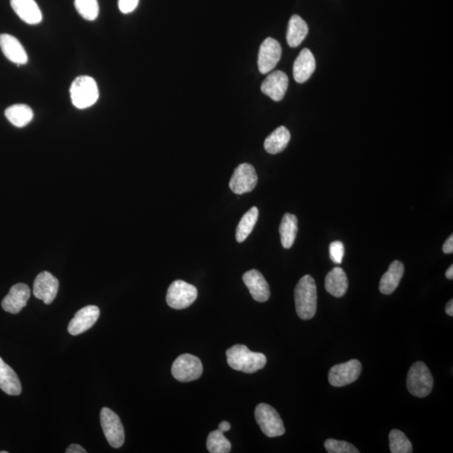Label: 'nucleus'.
<instances>
[{
    "label": "nucleus",
    "mask_w": 453,
    "mask_h": 453,
    "mask_svg": "<svg viewBox=\"0 0 453 453\" xmlns=\"http://www.w3.org/2000/svg\"><path fill=\"white\" fill-rule=\"evenodd\" d=\"M317 286L314 279L306 274L295 288V304L298 317L302 320H310L317 311Z\"/></svg>",
    "instance_id": "f257e3e1"
},
{
    "label": "nucleus",
    "mask_w": 453,
    "mask_h": 453,
    "mask_svg": "<svg viewBox=\"0 0 453 453\" xmlns=\"http://www.w3.org/2000/svg\"><path fill=\"white\" fill-rule=\"evenodd\" d=\"M204 371L201 362L196 356L183 354L174 361L172 368L173 377L181 382L193 381L201 377Z\"/></svg>",
    "instance_id": "6e6552de"
},
{
    "label": "nucleus",
    "mask_w": 453,
    "mask_h": 453,
    "mask_svg": "<svg viewBox=\"0 0 453 453\" xmlns=\"http://www.w3.org/2000/svg\"><path fill=\"white\" fill-rule=\"evenodd\" d=\"M10 5L24 22L29 25H38L42 22V10L35 0H10Z\"/></svg>",
    "instance_id": "a211bd4d"
},
{
    "label": "nucleus",
    "mask_w": 453,
    "mask_h": 453,
    "mask_svg": "<svg viewBox=\"0 0 453 453\" xmlns=\"http://www.w3.org/2000/svg\"><path fill=\"white\" fill-rule=\"evenodd\" d=\"M281 53V44L277 40L268 38L263 42L258 56V70L262 74H268L277 67Z\"/></svg>",
    "instance_id": "9b49d317"
},
{
    "label": "nucleus",
    "mask_w": 453,
    "mask_h": 453,
    "mask_svg": "<svg viewBox=\"0 0 453 453\" xmlns=\"http://www.w3.org/2000/svg\"><path fill=\"white\" fill-rule=\"evenodd\" d=\"M74 5L79 15L88 22H92L98 18L99 14L98 0H75Z\"/></svg>",
    "instance_id": "c756f323"
},
{
    "label": "nucleus",
    "mask_w": 453,
    "mask_h": 453,
    "mask_svg": "<svg viewBox=\"0 0 453 453\" xmlns=\"http://www.w3.org/2000/svg\"><path fill=\"white\" fill-rule=\"evenodd\" d=\"M6 117L15 127L22 128L30 124L34 118V113L26 104H14L5 112Z\"/></svg>",
    "instance_id": "a878e982"
},
{
    "label": "nucleus",
    "mask_w": 453,
    "mask_h": 453,
    "mask_svg": "<svg viewBox=\"0 0 453 453\" xmlns=\"http://www.w3.org/2000/svg\"><path fill=\"white\" fill-rule=\"evenodd\" d=\"M288 85L289 79L285 72L274 71L263 82L261 91L271 99L279 102L284 99Z\"/></svg>",
    "instance_id": "2eb2a0df"
},
{
    "label": "nucleus",
    "mask_w": 453,
    "mask_h": 453,
    "mask_svg": "<svg viewBox=\"0 0 453 453\" xmlns=\"http://www.w3.org/2000/svg\"><path fill=\"white\" fill-rule=\"evenodd\" d=\"M0 389L10 395H19L22 387L19 379L12 368L0 358Z\"/></svg>",
    "instance_id": "4be33fe9"
},
{
    "label": "nucleus",
    "mask_w": 453,
    "mask_h": 453,
    "mask_svg": "<svg viewBox=\"0 0 453 453\" xmlns=\"http://www.w3.org/2000/svg\"><path fill=\"white\" fill-rule=\"evenodd\" d=\"M315 69V60L309 49H303L295 60L293 76L298 83H304L309 80Z\"/></svg>",
    "instance_id": "6ab92c4d"
},
{
    "label": "nucleus",
    "mask_w": 453,
    "mask_h": 453,
    "mask_svg": "<svg viewBox=\"0 0 453 453\" xmlns=\"http://www.w3.org/2000/svg\"><path fill=\"white\" fill-rule=\"evenodd\" d=\"M0 48L10 62L17 65L27 63L28 56L25 48L15 36L9 34L0 35Z\"/></svg>",
    "instance_id": "f3484780"
},
{
    "label": "nucleus",
    "mask_w": 453,
    "mask_h": 453,
    "mask_svg": "<svg viewBox=\"0 0 453 453\" xmlns=\"http://www.w3.org/2000/svg\"><path fill=\"white\" fill-rule=\"evenodd\" d=\"M31 297V289L26 284H16L11 287L9 294L2 302L3 309L11 314H17L27 304Z\"/></svg>",
    "instance_id": "dca6fc26"
},
{
    "label": "nucleus",
    "mask_w": 453,
    "mask_h": 453,
    "mask_svg": "<svg viewBox=\"0 0 453 453\" xmlns=\"http://www.w3.org/2000/svg\"><path fill=\"white\" fill-rule=\"evenodd\" d=\"M230 428H231V425H230L228 422H222L218 425V430L221 431L222 432H226L230 430Z\"/></svg>",
    "instance_id": "c9c22d12"
},
{
    "label": "nucleus",
    "mask_w": 453,
    "mask_h": 453,
    "mask_svg": "<svg viewBox=\"0 0 453 453\" xmlns=\"http://www.w3.org/2000/svg\"><path fill=\"white\" fill-rule=\"evenodd\" d=\"M258 217V209L253 207L242 217L236 229V240L242 242L252 233Z\"/></svg>",
    "instance_id": "bb28decb"
},
{
    "label": "nucleus",
    "mask_w": 453,
    "mask_h": 453,
    "mask_svg": "<svg viewBox=\"0 0 453 453\" xmlns=\"http://www.w3.org/2000/svg\"><path fill=\"white\" fill-rule=\"evenodd\" d=\"M349 287V281H347L345 271L340 267H335L325 279V288L331 296L335 297H342L347 293Z\"/></svg>",
    "instance_id": "aec40b11"
},
{
    "label": "nucleus",
    "mask_w": 453,
    "mask_h": 453,
    "mask_svg": "<svg viewBox=\"0 0 453 453\" xmlns=\"http://www.w3.org/2000/svg\"><path fill=\"white\" fill-rule=\"evenodd\" d=\"M59 281L53 274L44 271L38 274L34 282V296L46 303L51 304L58 295Z\"/></svg>",
    "instance_id": "f8f14e48"
},
{
    "label": "nucleus",
    "mask_w": 453,
    "mask_h": 453,
    "mask_svg": "<svg viewBox=\"0 0 453 453\" xmlns=\"http://www.w3.org/2000/svg\"><path fill=\"white\" fill-rule=\"evenodd\" d=\"M324 446L329 453H359L354 445L335 439L327 440Z\"/></svg>",
    "instance_id": "7c9ffc66"
},
{
    "label": "nucleus",
    "mask_w": 453,
    "mask_h": 453,
    "mask_svg": "<svg viewBox=\"0 0 453 453\" xmlns=\"http://www.w3.org/2000/svg\"><path fill=\"white\" fill-rule=\"evenodd\" d=\"M443 252L445 254H452L453 252V236L447 238L443 246Z\"/></svg>",
    "instance_id": "72a5a7b5"
},
{
    "label": "nucleus",
    "mask_w": 453,
    "mask_h": 453,
    "mask_svg": "<svg viewBox=\"0 0 453 453\" xmlns=\"http://www.w3.org/2000/svg\"><path fill=\"white\" fill-rule=\"evenodd\" d=\"M70 95L72 104L79 109L92 106L99 100V91L96 81L89 76H78L72 83Z\"/></svg>",
    "instance_id": "7ed1b4c3"
},
{
    "label": "nucleus",
    "mask_w": 453,
    "mask_h": 453,
    "mask_svg": "<svg viewBox=\"0 0 453 453\" xmlns=\"http://www.w3.org/2000/svg\"><path fill=\"white\" fill-rule=\"evenodd\" d=\"M434 383L430 370L422 362L415 363L408 372L407 389L416 397L424 398L430 395Z\"/></svg>",
    "instance_id": "20e7f679"
},
{
    "label": "nucleus",
    "mask_w": 453,
    "mask_h": 453,
    "mask_svg": "<svg viewBox=\"0 0 453 453\" xmlns=\"http://www.w3.org/2000/svg\"><path fill=\"white\" fill-rule=\"evenodd\" d=\"M242 281L248 287L254 300L258 302H265L269 300L270 286L260 271L257 270L247 271L242 276Z\"/></svg>",
    "instance_id": "4468645a"
},
{
    "label": "nucleus",
    "mask_w": 453,
    "mask_h": 453,
    "mask_svg": "<svg viewBox=\"0 0 453 453\" xmlns=\"http://www.w3.org/2000/svg\"><path fill=\"white\" fill-rule=\"evenodd\" d=\"M258 183V176L256 169L252 165L244 163L238 165L234 171L229 188L233 193L238 195L252 192Z\"/></svg>",
    "instance_id": "9d476101"
},
{
    "label": "nucleus",
    "mask_w": 453,
    "mask_h": 453,
    "mask_svg": "<svg viewBox=\"0 0 453 453\" xmlns=\"http://www.w3.org/2000/svg\"><path fill=\"white\" fill-rule=\"evenodd\" d=\"M197 298V289L195 286L183 281L177 280L169 286L167 302L173 309L181 310L193 304Z\"/></svg>",
    "instance_id": "423d86ee"
},
{
    "label": "nucleus",
    "mask_w": 453,
    "mask_h": 453,
    "mask_svg": "<svg viewBox=\"0 0 453 453\" xmlns=\"http://www.w3.org/2000/svg\"><path fill=\"white\" fill-rule=\"evenodd\" d=\"M290 140V133L285 126L274 131L265 140L264 147L271 155L281 153L287 147Z\"/></svg>",
    "instance_id": "b1692460"
},
{
    "label": "nucleus",
    "mask_w": 453,
    "mask_h": 453,
    "mask_svg": "<svg viewBox=\"0 0 453 453\" xmlns=\"http://www.w3.org/2000/svg\"><path fill=\"white\" fill-rule=\"evenodd\" d=\"M362 365L357 359H352L331 368L329 381L334 387L349 386L357 380L361 374Z\"/></svg>",
    "instance_id": "1a4fd4ad"
},
{
    "label": "nucleus",
    "mask_w": 453,
    "mask_h": 453,
    "mask_svg": "<svg viewBox=\"0 0 453 453\" xmlns=\"http://www.w3.org/2000/svg\"><path fill=\"white\" fill-rule=\"evenodd\" d=\"M98 306H87L80 309L68 325V331L72 336H78L90 329L99 318Z\"/></svg>",
    "instance_id": "ddd939ff"
},
{
    "label": "nucleus",
    "mask_w": 453,
    "mask_h": 453,
    "mask_svg": "<svg viewBox=\"0 0 453 453\" xmlns=\"http://www.w3.org/2000/svg\"><path fill=\"white\" fill-rule=\"evenodd\" d=\"M308 31V26L304 19L297 15L291 16L286 34L287 43L293 48L300 46Z\"/></svg>",
    "instance_id": "5701e85b"
},
{
    "label": "nucleus",
    "mask_w": 453,
    "mask_h": 453,
    "mask_svg": "<svg viewBox=\"0 0 453 453\" xmlns=\"http://www.w3.org/2000/svg\"><path fill=\"white\" fill-rule=\"evenodd\" d=\"M0 453H8V452H6V451H1V452H0Z\"/></svg>",
    "instance_id": "58836bf2"
},
{
    "label": "nucleus",
    "mask_w": 453,
    "mask_h": 453,
    "mask_svg": "<svg viewBox=\"0 0 453 453\" xmlns=\"http://www.w3.org/2000/svg\"><path fill=\"white\" fill-rule=\"evenodd\" d=\"M67 453H86L87 451L79 444H72L67 447Z\"/></svg>",
    "instance_id": "f704fd0d"
},
{
    "label": "nucleus",
    "mask_w": 453,
    "mask_h": 453,
    "mask_svg": "<svg viewBox=\"0 0 453 453\" xmlns=\"http://www.w3.org/2000/svg\"><path fill=\"white\" fill-rule=\"evenodd\" d=\"M140 0H119L120 10L124 14L131 13L139 5Z\"/></svg>",
    "instance_id": "473e14b6"
},
{
    "label": "nucleus",
    "mask_w": 453,
    "mask_h": 453,
    "mask_svg": "<svg viewBox=\"0 0 453 453\" xmlns=\"http://www.w3.org/2000/svg\"><path fill=\"white\" fill-rule=\"evenodd\" d=\"M446 277L448 280H452L453 279V265H452L447 270Z\"/></svg>",
    "instance_id": "4c0bfd02"
},
{
    "label": "nucleus",
    "mask_w": 453,
    "mask_h": 453,
    "mask_svg": "<svg viewBox=\"0 0 453 453\" xmlns=\"http://www.w3.org/2000/svg\"><path fill=\"white\" fill-rule=\"evenodd\" d=\"M390 448L392 453H411L413 452L410 440L400 430H392L389 435Z\"/></svg>",
    "instance_id": "c85d7f7f"
},
{
    "label": "nucleus",
    "mask_w": 453,
    "mask_h": 453,
    "mask_svg": "<svg viewBox=\"0 0 453 453\" xmlns=\"http://www.w3.org/2000/svg\"><path fill=\"white\" fill-rule=\"evenodd\" d=\"M100 422L109 445L115 448L122 447L125 439L124 429L118 415L104 407L100 412Z\"/></svg>",
    "instance_id": "0eeeda50"
},
{
    "label": "nucleus",
    "mask_w": 453,
    "mask_h": 453,
    "mask_svg": "<svg viewBox=\"0 0 453 453\" xmlns=\"http://www.w3.org/2000/svg\"><path fill=\"white\" fill-rule=\"evenodd\" d=\"M329 254L331 261L336 264H341L343 256H345V245L340 241L331 242L329 246Z\"/></svg>",
    "instance_id": "2f4dec72"
},
{
    "label": "nucleus",
    "mask_w": 453,
    "mask_h": 453,
    "mask_svg": "<svg viewBox=\"0 0 453 453\" xmlns=\"http://www.w3.org/2000/svg\"><path fill=\"white\" fill-rule=\"evenodd\" d=\"M226 360L233 370L254 374L262 370L267 363L265 354L254 353L245 345H237L226 352Z\"/></svg>",
    "instance_id": "f03ea898"
},
{
    "label": "nucleus",
    "mask_w": 453,
    "mask_h": 453,
    "mask_svg": "<svg viewBox=\"0 0 453 453\" xmlns=\"http://www.w3.org/2000/svg\"><path fill=\"white\" fill-rule=\"evenodd\" d=\"M298 232V220L293 214L286 213L280 225L281 245L285 249H290L294 245Z\"/></svg>",
    "instance_id": "393cba45"
},
{
    "label": "nucleus",
    "mask_w": 453,
    "mask_h": 453,
    "mask_svg": "<svg viewBox=\"0 0 453 453\" xmlns=\"http://www.w3.org/2000/svg\"><path fill=\"white\" fill-rule=\"evenodd\" d=\"M446 313L450 317H453V300L447 302L446 306Z\"/></svg>",
    "instance_id": "e433bc0d"
},
{
    "label": "nucleus",
    "mask_w": 453,
    "mask_h": 453,
    "mask_svg": "<svg viewBox=\"0 0 453 453\" xmlns=\"http://www.w3.org/2000/svg\"><path fill=\"white\" fill-rule=\"evenodd\" d=\"M254 415L258 427L269 438H277L285 434L286 429L280 415L270 404H258Z\"/></svg>",
    "instance_id": "39448f33"
},
{
    "label": "nucleus",
    "mask_w": 453,
    "mask_h": 453,
    "mask_svg": "<svg viewBox=\"0 0 453 453\" xmlns=\"http://www.w3.org/2000/svg\"><path fill=\"white\" fill-rule=\"evenodd\" d=\"M207 447L211 453H229L231 450V443L225 438L224 432L216 430L208 435Z\"/></svg>",
    "instance_id": "cd10ccee"
},
{
    "label": "nucleus",
    "mask_w": 453,
    "mask_h": 453,
    "mask_svg": "<svg viewBox=\"0 0 453 453\" xmlns=\"http://www.w3.org/2000/svg\"><path fill=\"white\" fill-rule=\"evenodd\" d=\"M404 266L402 262L395 261L380 280L379 290L384 295H390L397 288L404 276Z\"/></svg>",
    "instance_id": "412c9836"
}]
</instances>
